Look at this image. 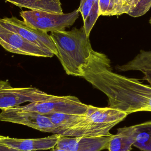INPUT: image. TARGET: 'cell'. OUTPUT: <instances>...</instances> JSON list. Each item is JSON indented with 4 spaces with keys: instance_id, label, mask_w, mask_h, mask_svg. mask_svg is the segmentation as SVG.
<instances>
[{
    "instance_id": "obj_22",
    "label": "cell",
    "mask_w": 151,
    "mask_h": 151,
    "mask_svg": "<svg viewBox=\"0 0 151 151\" xmlns=\"http://www.w3.org/2000/svg\"><path fill=\"white\" fill-rule=\"evenodd\" d=\"M52 151H69L66 150H64V149H61V148H56L52 149Z\"/></svg>"
},
{
    "instance_id": "obj_10",
    "label": "cell",
    "mask_w": 151,
    "mask_h": 151,
    "mask_svg": "<svg viewBox=\"0 0 151 151\" xmlns=\"http://www.w3.org/2000/svg\"><path fill=\"white\" fill-rule=\"evenodd\" d=\"M112 136L99 137L63 136L56 147L69 151H101L108 149Z\"/></svg>"
},
{
    "instance_id": "obj_13",
    "label": "cell",
    "mask_w": 151,
    "mask_h": 151,
    "mask_svg": "<svg viewBox=\"0 0 151 151\" xmlns=\"http://www.w3.org/2000/svg\"><path fill=\"white\" fill-rule=\"evenodd\" d=\"M19 8L32 11L54 13H63L60 0H4Z\"/></svg>"
},
{
    "instance_id": "obj_23",
    "label": "cell",
    "mask_w": 151,
    "mask_h": 151,
    "mask_svg": "<svg viewBox=\"0 0 151 151\" xmlns=\"http://www.w3.org/2000/svg\"><path fill=\"white\" fill-rule=\"evenodd\" d=\"M122 2V4H123V7H124V9H125V11H126V14H127L126 10V0H121Z\"/></svg>"
},
{
    "instance_id": "obj_8",
    "label": "cell",
    "mask_w": 151,
    "mask_h": 151,
    "mask_svg": "<svg viewBox=\"0 0 151 151\" xmlns=\"http://www.w3.org/2000/svg\"><path fill=\"white\" fill-rule=\"evenodd\" d=\"M0 26L17 33L30 42L52 52L55 55H57L56 48L48 33L33 28L15 17L1 19Z\"/></svg>"
},
{
    "instance_id": "obj_17",
    "label": "cell",
    "mask_w": 151,
    "mask_h": 151,
    "mask_svg": "<svg viewBox=\"0 0 151 151\" xmlns=\"http://www.w3.org/2000/svg\"><path fill=\"white\" fill-rule=\"evenodd\" d=\"M99 16H110L126 14L121 0H99Z\"/></svg>"
},
{
    "instance_id": "obj_12",
    "label": "cell",
    "mask_w": 151,
    "mask_h": 151,
    "mask_svg": "<svg viewBox=\"0 0 151 151\" xmlns=\"http://www.w3.org/2000/svg\"><path fill=\"white\" fill-rule=\"evenodd\" d=\"M134 126L125 127L118 129L116 134L113 135L109 143V151H130L135 142Z\"/></svg>"
},
{
    "instance_id": "obj_16",
    "label": "cell",
    "mask_w": 151,
    "mask_h": 151,
    "mask_svg": "<svg viewBox=\"0 0 151 151\" xmlns=\"http://www.w3.org/2000/svg\"><path fill=\"white\" fill-rule=\"evenodd\" d=\"M134 126L136 134L134 146L142 151H151V121Z\"/></svg>"
},
{
    "instance_id": "obj_4",
    "label": "cell",
    "mask_w": 151,
    "mask_h": 151,
    "mask_svg": "<svg viewBox=\"0 0 151 151\" xmlns=\"http://www.w3.org/2000/svg\"><path fill=\"white\" fill-rule=\"evenodd\" d=\"M79 9L67 13H54L36 11H22L23 21L33 28L44 32L64 31L72 26L79 17Z\"/></svg>"
},
{
    "instance_id": "obj_20",
    "label": "cell",
    "mask_w": 151,
    "mask_h": 151,
    "mask_svg": "<svg viewBox=\"0 0 151 151\" xmlns=\"http://www.w3.org/2000/svg\"><path fill=\"white\" fill-rule=\"evenodd\" d=\"M144 76L143 79L147 81L150 83V85L151 86V70H148L143 72Z\"/></svg>"
},
{
    "instance_id": "obj_1",
    "label": "cell",
    "mask_w": 151,
    "mask_h": 151,
    "mask_svg": "<svg viewBox=\"0 0 151 151\" xmlns=\"http://www.w3.org/2000/svg\"><path fill=\"white\" fill-rule=\"evenodd\" d=\"M112 69L107 56L93 50L82 68L81 77L106 95L109 107L128 115L137 112H151V85L117 74Z\"/></svg>"
},
{
    "instance_id": "obj_11",
    "label": "cell",
    "mask_w": 151,
    "mask_h": 151,
    "mask_svg": "<svg viewBox=\"0 0 151 151\" xmlns=\"http://www.w3.org/2000/svg\"><path fill=\"white\" fill-rule=\"evenodd\" d=\"M63 136L53 134L42 138L19 139L1 136L0 144L24 151L47 150L55 148Z\"/></svg>"
},
{
    "instance_id": "obj_21",
    "label": "cell",
    "mask_w": 151,
    "mask_h": 151,
    "mask_svg": "<svg viewBox=\"0 0 151 151\" xmlns=\"http://www.w3.org/2000/svg\"><path fill=\"white\" fill-rule=\"evenodd\" d=\"M134 0H126V10L127 14L129 13L130 9L132 7Z\"/></svg>"
},
{
    "instance_id": "obj_15",
    "label": "cell",
    "mask_w": 151,
    "mask_h": 151,
    "mask_svg": "<svg viewBox=\"0 0 151 151\" xmlns=\"http://www.w3.org/2000/svg\"><path fill=\"white\" fill-rule=\"evenodd\" d=\"M86 114L82 115L51 114L44 115L48 117L52 123L58 128L60 131V134L63 135L66 130L82 120Z\"/></svg>"
},
{
    "instance_id": "obj_9",
    "label": "cell",
    "mask_w": 151,
    "mask_h": 151,
    "mask_svg": "<svg viewBox=\"0 0 151 151\" xmlns=\"http://www.w3.org/2000/svg\"><path fill=\"white\" fill-rule=\"evenodd\" d=\"M0 44L6 51L17 55L43 58H51L55 55L52 52L43 49L17 33L1 26Z\"/></svg>"
},
{
    "instance_id": "obj_19",
    "label": "cell",
    "mask_w": 151,
    "mask_h": 151,
    "mask_svg": "<svg viewBox=\"0 0 151 151\" xmlns=\"http://www.w3.org/2000/svg\"><path fill=\"white\" fill-rule=\"evenodd\" d=\"M0 151H24L0 144Z\"/></svg>"
},
{
    "instance_id": "obj_2",
    "label": "cell",
    "mask_w": 151,
    "mask_h": 151,
    "mask_svg": "<svg viewBox=\"0 0 151 151\" xmlns=\"http://www.w3.org/2000/svg\"><path fill=\"white\" fill-rule=\"evenodd\" d=\"M50 35L56 48V56L66 74L81 77L82 68L93 50L84 27L51 32Z\"/></svg>"
},
{
    "instance_id": "obj_18",
    "label": "cell",
    "mask_w": 151,
    "mask_h": 151,
    "mask_svg": "<svg viewBox=\"0 0 151 151\" xmlns=\"http://www.w3.org/2000/svg\"><path fill=\"white\" fill-rule=\"evenodd\" d=\"M151 8V0H134L128 15L138 17L146 14Z\"/></svg>"
},
{
    "instance_id": "obj_3",
    "label": "cell",
    "mask_w": 151,
    "mask_h": 151,
    "mask_svg": "<svg viewBox=\"0 0 151 151\" xmlns=\"http://www.w3.org/2000/svg\"><path fill=\"white\" fill-rule=\"evenodd\" d=\"M125 112L111 107L88 105L85 116L62 135L68 137L111 136L110 131L126 118Z\"/></svg>"
},
{
    "instance_id": "obj_5",
    "label": "cell",
    "mask_w": 151,
    "mask_h": 151,
    "mask_svg": "<svg viewBox=\"0 0 151 151\" xmlns=\"http://www.w3.org/2000/svg\"><path fill=\"white\" fill-rule=\"evenodd\" d=\"M24 111H32L40 114H64L82 115L87 113L88 105L82 103L74 96H56L43 101L17 106Z\"/></svg>"
},
{
    "instance_id": "obj_6",
    "label": "cell",
    "mask_w": 151,
    "mask_h": 151,
    "mask_svg": "<svg viewBox=\"0 0 151 151\" xmlns=\"http://www.w3.org/2000/svg\"><path fill=\"white\" fill-rule=\"evenodd\" d=\"M55 96L34 87L13 88L8 81L0 82V108L1 110L20 106L26 102L43 101Z\"/></svg>"
},
{
    "instance_id": "obj_7",
    "label": "cell",
    "mask_w": 151,
    "mask_h": 151,
    "mask_svg": "<svg viewBox=\"0 0 151 151\" xmlns=\"http://www.w3.org/2000/svg\"><path fill=\"white\" fill-rule=\"evenodd\" d=\"M0 120L24 125L41 132L60 134L58 128L47 116L36 112L20 110L16 107L2 110Z\"/></svg>"
},
{
    "instance_id": "obj_14",
    "label": "cell",
    "mask_w": 151,
    "mask_h": 151,
    "mask_svg": "<svg viewBox=\"0 0 151 151\" xmlns=\"http://www.w3.org/2000/svg\"><path fill=\"white\" fill-rule=\"evenodd\" d=\"M116 68L121 72L135 70L143 73L151 70V51L141 50L133 60L123 65H117Z\"/></svg>"
},
{
    "instance_id": "obj_24",
    "label": "cell",
    "mask_w": 151,
    "mask_h": 151,
    "mask_svg": "<svg viewBox=\"0 0 151 151\" xmlns=\"http://www.w3.org/2000/svg\"><path fill=\"white\" fill-rule=\"evenodd\" d=\"M149 22H150V24L151 25V17L150 19V20H149Z\"/></svg>"
}]
</instances>
